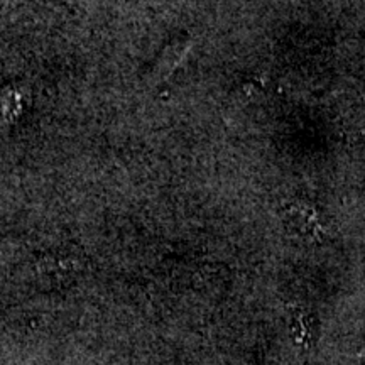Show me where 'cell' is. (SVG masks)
<instances>
[{
    "label": "cell",
    "instance_id": "1",
    "mask_svg": "<svg viewBox=\"0 0 365 365\" xmlns=\"http://www.w3.org/2000/svg\"><path fill=\"white\" fill-rule=\"evenodd\" d=\"M282 222L289 228L291 234L303 237L307 240H322L325 228L319 220L318 212L308 205L289 203L281 210Z\"/></svg>",
    "mask_w": 365,
    "mask_h": 365
},
{
    "label": "cell",
    "instance_id": "2",
    "mask_svg": "<svg viewBox=\"0 0 365 365\" xmlns=\"http://www.w3.org/2000/svg\"><path fill=\"white\" fill-rule=\"evenodd\" d=\"M191 49L190 39L186 38H176L173 39L166 48H163V51L159 53L156 59V65H154V78L158 81L168 80L175 73L178 68L181 66V63L185 61Z\"/></svg>",
    "mask_w": 365,
    "mask_h": 365
},
{
    "label": "cell",
    "instance_id": "3",
    "mask_svg": "<svg viewBox=\"0 0 365 365\" xmlns=\"http://www.w3.org/2000/svg\"><path fill=\"white\" fill-rule=\"evenodd\" d=\"M19 2L21 0H0V16H2V14L11 12Z\"/></svg>",
    "mask_w": 365,
    "mask_h": 365
}]
</instances>
